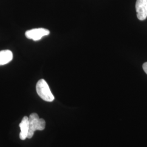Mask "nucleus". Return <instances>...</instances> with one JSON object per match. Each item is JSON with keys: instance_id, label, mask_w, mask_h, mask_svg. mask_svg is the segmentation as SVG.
Here are the masks:
<instances>
[{"instance_id": "nucleus-5", "label": "nucleus", "mask_w": 147, "mask_h": 147, "mask_svg": "<svg viewBox=\"0 0 147 147\" xmlns=\"http://www.w3.org/2000/svg\"><path fill=\"white\" fill-rule=\"evenodd\" d=\"M29 118L27 116L24 117L21 123L19 124L20 127V138L21 140H25L27 138L29 130Z\"/></svg>"}, {"instance_id": "nucleus-3", "label": "nucleus", "mask_w": 147, "mask_h": 147, "mask_svg": "<svg viewBox=\"0 0 147 147\" xmlns=\"http://www.w3.org/2000/svg\"><path fill=\"white\" fill-rule=\"evenodd\" d=\"M50 34V31L45 28H34L31 30L27 31L25 32V36L27 38L32 39L34 41L40 40L42 37L47 36Z\"/></svg>"}, {"instance_id": "nucleus-4", "label": "nucleus", "mask_w": 147, "mask_h": 147, "mask_svg": "<svg viewBox=\"0 0 147 147\" xmlns=\"http://www.w3.org/2000/svg\"><path fill=\"white\" fill-rule=\"evenodd\" d=\"M136 10L137 18L144 20L147 18V0H137Z\"/></svg>"}, {"instance_id": "nucleus-6", "label": "nucleus", "mask_w": 147, "mask_h": 147, "mask_svg": "<svg viewBox=\"0 0 147 147\" xmlns=\"http://www.w3.org/2000/svg\"><path fill=\"white\" fill-rule=\"evenodd\" d=\"M13 58L12 52L8 50H2L0 51V65H5L11 61Z\"/></svg>"}, {"instance_id": "nucleus-7", "label": "nucleus", "mask_w": 147, "mask_h": 147, "mask_svg": "<svg viewBox=\"0 0 147 147\" xmlns=\"http://www.w3.org/2000/svg\"><path fill=\"white\" fill-rule=\"evenodd\" d=\"M143 69L144 72L147 74V62H146L143 64Z\"/></svg>"}, {"instance_id": "nucleus-1", "label": "nucleus", "mask_w": 147, "mask_h": 147, "mask_svg": "<svg viewBox=\"0 0 147 147\" xmlns=\"http://www.w3.org/2000/svg\"><path fill=\"white\" fill-rule=\"evenodd\" d=\"M29 130L27 138H31L34 132L37 130L42 131L45 127V121L42 118H40L36 113H33L28 117Z\"/></svg>"}, {"instance_id": "nucleus-2", "label": "nucleus", "mask_w": 147, "mask_h": 147, "mask_svg": "<svg viewBox=\"0 0 147 147\" xmlns=\"http://www.w3.org/2000/svg\"><path fill=\"white\" fill-rule=\"evenodd\" d=\"M37 94L42 100L47 102H52L55 97L51 92L47 82L44 79L39 80L36 85Z\"/></svg>"}]
</instances>
